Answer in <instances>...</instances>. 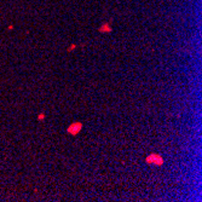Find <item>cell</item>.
<instances>
[{"label":"cell","mask_w":202,"mask_h":202,"mask_svg":"<svg viewBox=\"0 0 202 202\" xmlns=\"http://www.w3.org/2000/svg\"><path fill=\"white\" fill-rule=\"evenodd\" d=\"M146 163L148 165H156V166H162L163 165V159L160 154H156V153H153L150 154L148 157H146Z\"/></svg>","instance_id":"cell-1"},{"label":"cell","mask_w":202,"mask_h":202,"mask_svg":"<svg viewBox=\"0 0 202 202\" xmlns=\"http://www.w3.org/2000/svg\"><path fill=\"white\" fill-rule=\"evenodd\" d=\"M75 47H76V45H71L70 47H68V52H69V51H73Z\"/></svg>","instance_id":"cell-5"},{"label":"cell","mask_w":202,"mask_h":202,"mask_svg":"<svg viewBox=\"0 0 202 202\" xmlns=\"http://www.w3.org/2000/svg\"><path fill=\"white\" fill-rule=\"evenodd\" d=\"M98 32H99V33H110V32H111V26H110L108 22H105V23L102 24V27H99Z\"/></svg>","instance_id":"cell-3"},{"label":"cell","mask_w":202,"mask_h":202,"mask_svg":"<svg viewBox=\"0 0 202 202\" xmlns=\"http://www.w3.org/2000/svg\"><path fill=\"white\" fill-rule=\"evenodd\" d=\"M81 130H82V124H81V122H73L71 125L68 126L67 132H68L69 134H71V136H76Z\"/></svg>","instance_id":"cell-2"},{"label":"cell","mask_w":202,"mask_h":202,"mask_svg":"<svg viewBox=\"0 0 202 202\" xmlns=\"http://www.w3.org/2000/svg\"><path fill=\"white\" fill-rule=\"evenodd\" d=\"M44 119H45V114H39V115H38V120H39V121H42Z\"/></svg>","instance_id":"cell-4"}]
</instances>
